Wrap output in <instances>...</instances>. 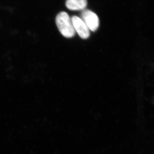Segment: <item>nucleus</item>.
<instances>
[{
    "label": "nucleus",
    "instance_id": "3",
    "mask_svg": "<svg viewBox=\"0 0 154 154\" xmlns=\"http://www.w3.org/2000/svg\"><path fill=\"white\" fill-rule=\"evenodd\" d=\"M75 31L83 39H87L90 36V30L81 18L73 16L71 18Z\"/></svg>",
    "mask_w": 154,
    "mask_h": 154
},
{
    "label": "nucleus",
    "instance_id": "1",
    "mask_svg": "<svg viewBox=\"0 0 154 154\" xmlns=\"http://www.w3.org/2000/svg\"><path fill=\"white\" fill-rule=\"evenodd\" d=\"M56 23L58 29L63 36L66 38H71L75 33L71 18L67 13L61 12L56 18Z\"/></svg>",
    "mask_w": 154,
    "mask_h": 154
},
{
    "label": "nucleus",
    "instance_id": "4",
    "mask_svg": "<svg viewBox=\"0 0 154 154\" xmlns=\"http://www.w3.org/2000/svg\"><path fill=\"white\" fill-rule=\"evenodd\" d=\"M88 5L87 0H67L66 5L72 11L84 10Z\"/></svg>",
    "mask_w": 154,
    "mask_h": 154
},
{
    "label": "nucleus",
    "instance_id": "2",
    "mask_svg": "<svg viewBox=\"0 0 154 154\" xmlns=\"http://www.w3.org/2000/svg\"><path fill=\"white\" fill-rule=\"evenodd\" d=\"M81 19L85 22L89 30L95 31L99 28V17L95 13L90 10H84L82 13Z\"/></svg>",
    "mask_w": 154,
    "mask_h": 154
}]
</instances>
